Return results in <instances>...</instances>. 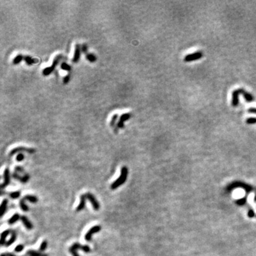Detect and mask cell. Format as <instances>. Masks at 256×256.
I'll return each mask as SVG.
<instances>
[{
    "label": "cell",
    "mask_w": 256,
    "mask_h": 256,
    "mask_svg": "<svg viewBox=\"0 0 256 256\" xmlns=\"http://www.w3.org/2000/svg\"><path fill=\"white\" fill-rule=\"evenodd\" d=\"M128 169L127 166H123L121 168V173H120V176H119L118 179H117L115 181L111 184L110 188L112 190L117 189L119 186H122L123 184H125V182L126 181L127 179H128Z\"/></svg>",
    "instance_id": "6da1fadb"
},
{
    "label": "cell",
    "mask_w": 256,
    "mask_h": 256,
    "mask_svg": "<svg viewBox=\"0 0 256 256\" xmlns=\"http://www.w3.org/2000/svg\"><path fill=\"white\" fill-rule=\"evenodd\" d=\"M63 58V56L61 54H59V55H57L54 58V61H53V63L52 65L50 66L49 67H46L42 71V74L44 76H48V75H49L50 74L54 71V69H55V68L56 67V66H58V64H59V63L60 62V61L61 60V59Z\"/></svg>",
    "instance_id": "7a4b0ae2"
},
{
    "label": "cell",
    "mask_w": 256,
    "mask_h": 256,
    "mask_svg": "<svg viewBox=\"0 0 256 256\" xmlns=\"http://www.w3.org/2000/svg\"><path fill=\"white\" fill-rule=\"evenodd\" d=\"M26 152L29 154H34L36 152V150L34 148H28L25 147H15L12 150H11V152L9 154V157H11L15 154H17V152Z\"/></svg>",
    "instance_id": "3957f363"
},
{
    "label": "cell",
    "mask_w": 256,
    "mask_h": 256,
    "mask_svg": "<svg viewBox=\"0 0 256 256\" xmlns=\"http://www.w3.org/2000/svg\"><path fill=\"white\" fill-rule=\"evenodd\" d=\"M203 56V53L202 51H196V52L192 53V54H187V55L185 56L184 61L186 62H190V61H196L198 59H201Z\"/></svg>",
    "instance_id": "277c9868"
},
{
    "label": "cell",
    "mask_w": 256,
    "mask_h": 256,
    "mask_svg": "<svg viewBox=\"0 0 256 256\" xmlns=\"http://www.w3.org/2000/svg\"><path fill=\"white\" fill-rule=\"evenodd\" d=\"M101 226H92L91 228L87 232V233L85 235V240L87 241V242H90L92 240V237L93 236V234L98 233L99 231L101 230Z\"/></svg>",
    "instance_id": "5b68a950"
},
{
    "label": "cell",
    "mask_w": 256,
    "mask_h": 256,
    "mask_svg": "<svg viewBox=\"0 0 256 256\" xmlns=\"http://www.w3.org/2000/svg\"><path fill=\"white\" fill-rule=\"evenodd\" d=\"M85 195H86L87 199H88V201L91 203L94 210L98 211L99 209H100V204H99L98 201L96 199V198L95 197V196L90 192L86 193Z\"/></svg>",
    "instance_id": "8992f818"
},
{
    "label": "cell",
    "mask_w": 256,
    "mask_h": 256,
    "mask_svg": "<svg viewBox=\"0 0 256 256\" xmlns=\"http://www.w3.org/2000/svg\"><path fill=\"white\" fill-rule=\"evenodd\" d=\"M131 116H132L131 113H123V115H120L117 127H118L119 129H123L124 127H125V122L128 121L129 119L131 118Z\"/></svg>",
    "instance_id": "52a82bcc"
},
{
    "label": "cell",
    "mask_w": 256,
    "mask_h": 256,
    "mask_svg": "<svg viewBox=\"0 0 256 256\" xmlns=\"http://www.w3.org/2000/svg\"><path fill=\"white\" fill-rule=\"evenodd\" d=\"M81 46L80 45V44H75V50H74V54H73V57L72 59V61L73 63H76L79 61V60H80V55H81Z\"/></svg>",
    "instance_id": "ba28073f"
},
{
    "label": "cell",
    "mask_w": 256,
    "mask_h": 256,
    "mask_svg": "<svg viewBox=\"0 0 256 256\" xmlns=\"http://www.w3.org/2000/svg\"><path fill=\"white\" fill-rule=\"evenodd\" d=\"M239 89H236L232 92V97H231V105L233 107L238 106L239 103V95H240Z\"/></svg>",
    "instance_id": "9c48e42d"
},
{
    "label": "cell",
    "mask_w": 256,
    "mask_h": 256,
    "mask_svg": "<svg viewBox=\"0 0 256 256\" xmlns=\"http://www.w3.org/2000/svg\"><path fill=\"white\" fill-rule=\"evenodd\" d=\"M10 183V171L9 168H6L4 172V182L1 185V189H4Z\"/></svg>",
    "instance_id": "30bf717a"
},
{
    "label": "cell",
    "mask_w": 256,
    "mask_h": 256,
    "mask_svg": "<svg viewBox=\"0 0 256 256\" xmlns=\"http://www.w3.org/2000/svg\"><path fill=\"white\" fill-rule=\"evenodd\" d=\"M86 200H87V197L85 194H82L81 196H80V203H79L78 206L76 208L77 212H79V211L83 210V209H85V205H86Z\"/></svg>",
    "instance_id": "8fae6325"
},
{
    "label": "cell",
    "mask_w": 256,
    "mask_h": 256,
    "mask_svg": "<svg viewBox=\"0 0 256 256\" xmlns=\"http://www.w3.org/2000/svg\"><path fill=\"white\" fill-rule=\"evenodd\" d=\"M71 246L73 248H74L77 249V250L78 249H80V250H82L83 252H86V253L90 252V251H91V249H90V248L88 245H82V244L78 243H75Z\"/></svg>",
    "instance_id": "7c38bea8"
},
{
    "label": "cell",
    "mask_w": 256,
    "mask_h": 256,
    "mask_svg": "<svg viewBox=\"0 0 256 256\" xmlns=\"http://www.w3.org/2000/svg\"><path fill=\"white\" fill-rule=\"evenodd\" d=\"M238 89H239V91H240V93L243 95V97L245 98L246 101L250 102L254 100V96L252 95V94L250 93V92H247L246 90H245L243 88H238Z\"/></svg>",
    "instance_id": "4fadbf2b"
},
{
    "label": "cell",
    "mask_w": 256,
    "mask_h": 256,
    "mask_svg": "<svg viewBox=\"0 0 256 256\" xmlns=\"http://www.w3.org/2000/svg\"><path fill=\"white\" fill-rule=\"evenodd\" d=\"M21 221L27 230H32L33 228H34L33 224H31V221L29 220V219H28V218L26 217V216H21Z\"/></svg>",
    "instance_id": "5bb4252c"
},
{
    "label": "cell",
    "mask_w": 256,
    "mask_h": 256,
    "mask_svg": "<svg viewBox=\"0 0 256 256\" xmlns=\"http://www.w3.org/2000/svg\"><path fill=\"white\" fill-rule=\"evenodd\" d=\"M7 206H8V199H5L3 200V201L1 202V209H0V211H1L0 216H1V217H2V216L5 214V213L6 212V210H7Z\"/></svg>",
    "instance_id": "9a60e30c"
},
{
    "label": "cell",
    "mask_w": 256,
    "mask_h": 256,
    "mask_svg": "<svg viewBox=\"0 0 256 256\" xmlns=\"http://www.w3.org/2000/svg\"><path fill=\"white\" fill-rule=\"evenodd\" d=\"M11 233L10 230H6L3 231L1 234V245H5L6 241V238L9 235V233Z\"/></svg>",
    "instance_id": "2e32d148"
},
{
    "label": "cell",
    "mask_w": 256,
    "mask_h": 256,
    "mask_svg": "<svg viewBox=\"0 0 256 256\" xmlns=\"http://www.w3.org/2000/svg\"><path fill=\"white\" fill-rule=\"evenodd\" d=\"M16 237H17V236H16V233L15 231H11V238L9 240L6 241V243L5 244L6 247H9V246H10L11 245H12V244L16 241Z\"/></svg>",
    "instance_id": "e0dca14e"
},
{
    "label": "cell",
    "mask_w": 256,
    "mask_h": 256,
    "mask_svg": "<svg viewBox=\"0 0 256 256\" xmlns=\"http://www.w3.org/2000/svg\"><path fill=\"white\" fill-rule=\"evenodd\" d=\"M26 255L27 256H48L47 254L42 253L41 252H37V251L34 250H29L26 252Z\"/></svg>",
    "instance_id": "ac0fdd59"
},
{
    "label": "cell",
    "mask_w": 256,
    "mask_h": 256,
    "mask_svg": "<svg viewBox=\"0 0 256 256\" xmlns=\"http://www.w3.org/2000/svg\"><path fill=\"white\" fill-rule=\"evenodd\" d=\"M19 219H21L20 215H19V214H15L9 219V221H8V224H9V225H13V224H15L16 222H17Z\"/></svg>",
    "instance_id": "d6986e66"
},
{
    "label": "cell",
    "mask_w": 256,
    "mask_h": 256,
    "mask_svg": "<svg viewBox=\"0 0 256 256\" xmlns=\"http://www.w3.org/2000/svg\"><path fill=\"white\" fill-rule=\"evenodd\" d=\"M24 61L26 62V65L28 66L33 65V64L36 63V59H33L30 56H24Z\"/></svg>",
    "instance_id": "ffe728a7"
},
{
    "label": "cell",
    "mask_w": 256,
    "mask_h": 256,
    "mask_svg": "<svg viewBox=\"0 0 256 256\" xmlns=\"http://www.w3.org/2000/svg\"><path fill=\"white\" fill-rule=\"evenodd\" d=\"M24 199L26 200V201H29V202L33 203V204L37 203L38 201H39L38 198L35 196H33V195H26L24 197Z\"/></svg>",
    "instance_id": "44dd1931"
},
{
    "label": "cell",
    "mask_w": 256,
    "mask_h": 256,
    "mask_svg": "<svg viewBox=\"0 0 256 256\" xmlns=\"http://www.w3.org/2000/svg\"><path fill=\"white\" fill-rule=\"evenodd\" d=\"M19 206H20L21 210L24 211V212H27V211H29V206L26 204L25 199H24V198H22V199L20 200V201H19Z\"/></svg>",
    "instance_id": "7402d4cb"
},
{
    "label": "cell",
    "mask_w": 256,
    "mask_h": 256,
    "mask_svg": "<svg viewBox=\"0 0 256 256\" xmlns=\"http://www.w3.org/2000/svg\"><path fill=\"white\" fill-rule=\"evenodd\" d=\"M23 60H24V56H23L22 54H18V55H16V56L14 57V59H13V64H14V65H18V64L20 63Z\"/></svg>",
    "instance_id": "603a6c76"
},
{
    "label": "cell",
    "mask_w": 256,
    "mask_h": 256,
    "mask_svg": "<svg viewBox=\"0 0 256 256\" xmlns=\"http://www.w3.org/2000/svg\"><path fill=\"white\" fill-rule=\"evenodd\" d=\"M20 195H21V192L19 191H13V192H10L9 194V197H10L11 199H18V198L20 197Z\"/></svg>",
    "instance_id": "cb8c5ba5"
},
{
    "label": "cell",
    "mask_w": 256,
    "mask_h": 256,
    "mask_svg": "<svg viewBox=\"0 0 256 256\" xmlns=\"http://www.w3.org/2000/svg\"><path fill=\"white\" fill-rule=\"evenodd\" d=\"M118 118V114H114L113 116H112V118H111V120H110V126H111L113 129H114V128H115V123H116Z\"/></svg>",
    "instance_id": "d4e9b609"
},
{
    "label": "cell",
    "mask_w": 256,
    "mask_h": 256,
    "mask_svg": "<svg viewBox=\"0 0 256 256\" xmlns=\"http://www.w3.org/2000/svg\"><path fill=\"white\" fill-rule=\"evenodd\" d=\"M86 59L90 63H94L96 61V56L93 54H86Z\"/></svg>",
    "instance_id": "484cf974"
},
{
    "label": "cell",
    "mask_w": 256,
    "mask_h": 256,
    "mask_svg": "<svg viewBox=\"0 0 256 256\" xmlns=\"http://www.w3.org/2000/svg\"><path fill=\"white\" fill-rule=\"evenodd\" d=\"M61 68L62 70L66 71H70L71 70V66L69 64H68L67 63L63 62L61 64Z\"/></svg>",
    "instance_id": "4316f807"
},
{
    "label": "cell",
    "mask_w": 256,
    "mask_h": 256,
    "mask_svg": "<svg viewBox=\"0 0 256 256\" xmlns=\"http://www.w3.org/2000/svg\"><path fill=\"white\" fill-rule=\"evenodd\" d=\"M47 247H48V242L46 240H44L42 243H41L40 247H39V252H44V251H45L46 250V248H47Z\"/></svg>",
    "instance_id": "83f0119b"
},
{
    "label": "cell",
    "mask_w": 256,
    "mask_h": 256,
    "mask_svg": "<svg viewBox=\"0 0 256 256\" xmlns=\"http://www.w3.org/2000/svg\"><path fill=\"white\" fill-rule=\"evenodd\" d=\"M24 249V245H22V244H19V245L16 246V248H14V251L16 252H21V251H23Z\"/></svg>",
    "instance_id": "f1b7e54d"
},
{
    "label": "cell",
    "mask_w": 256,
    "mask_h": 256,
    "mask_svg": "<svg viewBox=\"0 0 256 256\" xmlns=\"http://www.w3.org/2000/svg\"><path fill=\"white\" fill-rule=\"evenodd\" d=\"M246 123L247 124H255L256 123V118L250 117L246 119Z\"/></svg>",
    "instance_id": "f546056e"
},
{
    "label": "cell",
    "mask_w": 256,
    "mask_h": 256,
    "mask_svg": "<svg viewBox=\"0 0 256 256\" xmlns=\"http://www.w3.org/2000/svg\"><path fill=\"white\" fill-rule=\"evenodd\" d=\"M24 159V154H22V153L19 154H17V156L16 157V160L17 161H23Z\"/></svg>",
    "instance_id": "4dcf8cb0"
},
{
    "label": "cell",
    "mask_w": 256,
    "mask_h": 256,
    "mask_svg": "<svg viewBox=\"0 0 256 256\" xmlns=\"http://www.w3.org/2000/svg\"><path fill=\"white\" fill-rule=\"evenodd\" d=\"M29 178H30V177H29V175L27 174H25V175H24V176H23L22 179H21V183H24V184H25V183H26L28 181H29Z\"/></svg>",
    "instance_id": "1f68e13d"
},
{
    "label": "cell",
    "mask_w": 256,
    "mask_h": 256,
    "mask_svg": "<svg viewBox=\"0 0 256 256\" xmlns=\"http://www.w3.org/2000/svg\"><path fill=\"white\" fill-rule=\"evenodd\" d=\"M12 177L14 178V179H17V180H19V181H21V179H22V177H23V176H21L20 175H19V174H18V173L14 172V173H13V174H12Z\"/></svg>",
    "instance_id": "d6a6232c"
},
{
    "label": "cell",
    "mask_w": 256,
    "mask_h": 256,
    "mask_svg": "<svg viewBox=\"0 0 256 256\" xmlns=\"http://www.w3.org/2000/svg\"><path fill=\"white\" fill-rule=\"evenodd\" d=\"M70 79H71V75L70 74H68V75H66L63 78V82L64 84H67L68 83L69 81H70Z\"/></svg>",
    "instance_id": "836d02e7"
},
{
    "label": "cell",
    "mask_w": 256,
    "mask_h": 256,
    "mask_svg": "<svg viewBox=\"0 0 256 256\" xmlns=\"http://www.w3.org/2000/svg\"><path fill=\"white\" fill-rule=\"evenodd\" d=\"M15 172L16 173H24V170L21 166H16L15 167Z\"/></svg>",
    "instance_id": "e575fe53"
},
{
    "label": "cell",
    "mask_w": 256,
    "mask_h": 256,
    "mask_svg": "<svg viewBox=\"0 0 256 256\" xmlns=\"http://www.w3.org/2000/svg\"><path fill=\"white\" fill-rule=\"evenodd\" d=\"M81 49L83 53H84L85 54H87V46L86 44H83V45L81 46Z\"/></svg>",
    "instance_id": "d590c367"
},
{
    "label": "cell",
    "mask_w": 256,
    "mask_h": 256,
    "mask_svg": "<svg viewBox=\"0 0 256 256\" xmlns=\"http://www.w3.org/2000/svg\"><path fill=\"white\" fill-rule=\"evenodd\" d=\"M248 112L251 113H255L256 114V108H250L248 109Z\"/></svg>",
    "instance_id": "8d00e7d4"
},
{
    "label": "cell",
    "mask_w": 256,
    "mask_h": 256,
    "mask_svg": "<svg viewBox=\"0 0 256 256\" xmlns=\"http://www.w3.org/2000/svg\"><path fill=\"white\" fill-rule=\"evenodd\" d=\"M5 255L6 256H16L14 253H11V252H6V253H5Z\"/></svg>",
    "instance_id": "74e56055"
},
{
    "label": "cell",
    "mask_w": 256,
    "mask_h": 256,
    "mask_svg": "<svg viewBox=\"0 0 256 256\" xmlns=\"http://www.w3.org/2000/svg\"><path fill=\"white\" fill-rule=\"evenodd\" d=\"M1 256H6V255H5V253H3V254H1Z\"/></svg>",
    "instance_id": "f35d334b"
},
{
    "label": "cell",
    "mask_w": 256,
    "mask_h": 256,
    "mask_svg": "<svg viewBox=\"0 0 256 256\" xmlns=\"http://www.w3.org/2000/svg\"><path fill=\"white\" fill-rule=\"evenodd\" d=\"M22 256H23V255H22ZM24 256H27V255H24Z\"/></svg>",
    "instance_id": "ab89813d"
}]
</instances>
